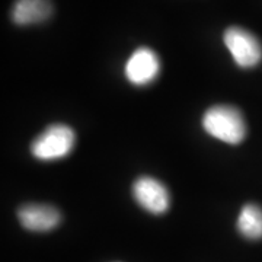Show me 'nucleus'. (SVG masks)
Wrapping results in <instances>:
<instances>
[{"label": "nucleus", "mask_w": 262, "mask_h": 262, "mask_svg": "<svg viewBox=\"0 0 262 262\" xmlns=\"http://www.w3.org/2000/svg\"><path fill=\"white\" fill-rule=\"evenodd\" d=\"M20 225L31 232H48L60 225L61 214L47 204H25L18 210Z\"/></svg>", "instance_id": "nucleus-6"}, {"label": "nucleus", "mask_w": 262, "mask_h": 262, "mask_svg": "<svg viewBox=\"0 0 262 262\" xmlns=\"http://www.w3.org/2000/svg\"><path fill=\"white\" fill-rule=\"evenodd\" d=\"M76 144V134L66 124L47 127L31 144V153L38 160H58L70 155Z\"/></svg>", "instance_id": "nucleus-2"}, {"label": "nucleus", "mask_w": 262, "mask_h": 262, "mask_svg": "<svg viewBox=\"0 0 262 262\" xmlns=\"http://www.w3.org/2000/svg\"><path fill=\"white\" fill-rule=\"evenodd\" d=\"M159 56L149 47L137 48L125 64V77L134 86H146L158 79Z\"/></svg>", "instance_id": "nucleus-5"}, {"label": "nucleus", "mask_w": 262, "mask_h": 262, "mask_svg": "<svg viewBox=\"0 0 262 262\" xmlns=\"http://www.w3.org/2000/svg\"><path fill=\"white\" fill-rule=\"evenodd\" d=\"M237 230L251 241L262 239V208L256 204H246L237 219Z\"/></svg>", "instance_id": "nucleus-8"}, {"label": "nucleus", "mask_w": 262, "mask_h": 262, "mask_svg": "<svg viewBox=\"0 0 262 262\" xmlns=\"http://www.w3.org/2000/svg\"><path fill=\"white\" fill-rule=\"evenodd\" d=\"M53 13L50 0H16L10 16L16 25H34L46 22Z\"/></svg>", "instance_id": "nucleus-7"}, {"label": "nucleus", "mask_w": 262, "mask_h": 262, "mask_svg": "<svg viewBox=\"0 0 262 262\" xmlns=\"http://www.w3.org/2000/svg\"><path fill=\"white\" fill-rule=\"evenodd\" d=\"M133 196L136 203L151 214H163L170 207V194L159 179L140 177L133 184Z\"/></svg>", "instance_id": "nucleus-4"}, {"label": "nucleus", "mask_w": 262, "mask_h": 262, "mask_svg": "<svg viewBox=\"0 0 262 262\" xmlns=\"http://www.w3.org/2000/svg\"><path fill=\"white\" fill-rule=\"evenodd\" d=\"M223 39L239 67L251 69L261 63L262 44L252 32L241 27H230L225 31Z\"/></svg>", "instance_id": "nucleus-3"}, {"label": "nucleus", "mask_w": 262, "mask_h": 262, "mask_svg": "<svg viewBox=\"0 0 262 262\" xmlns=\"http://www.w3.org/2000/svg\"><path fill=\"white\" fill-rule=\"evenodd\" d=\"M204 130L217 140L239 144L246 137V122L242 113L232 105H214L203 117Z\"/></svg>", "instance_id": "nucleus-1"}]
</instances>
